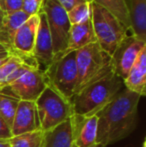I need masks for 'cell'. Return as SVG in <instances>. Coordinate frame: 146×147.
Here are the masks:
<instances>
[{"mask_svg": "<svg viewBox=\"0 0 146 147\" xmlns=\"http://www.w3.org/2000/svg\"><path fill=\"white\" fill-rule=\"evenodd\" d=\"M141 96L123 87L97 113V147L126 138L136 127Z\"/></svg>", "mask_w": 146, "mask_h": 147, "instance_id": "6da1fadb", "label": "cell"}, {"mask_svg": "<svg viewBox=\"0 0 146 147\" xmlns=\"http://www.w3.org/2000/svg\"><path fill=\"white\" fill-rule=\"evenodd\" d=\"M123 87V80L113 71L109 72L74 95L71 100L74 114L96 115Z\"/></svg>", "mask_w": 146, "mask_h": 147, "instance_id": "7a4b0ae2", "label": "cell"}, {"mask_svg": "<svg viewBox=\"0 0 146 147\" xmlns=\"http://www.w3.org/2000/svg\"><path fill=\"white\" fill-rule=\"evenodd\" d=\"M76 69L77 83L75 94H77L90 83L113 71L111 56L100 48L97 42L91 43L76 51Z\"/></svg>", "mask_w": 146, "mask_h": 147, "instance_id": "3957f363", "label": "cell"}, {"mask_svg": "<svg viewBox=\"0 0 146 147\" xmlns=\"http://www.w3.org/2000/svg\"><path fill=\"white\" fill-rule=\"evenodd\" d=\"M91 20L100 48L109 56L114 53L128 31L115 16L98 4L91 2Z\"/></svg>", "mask_w": 146, "mask_h": 147, "instance_id": "277c9868", "label": "cell"}, {"mask_svg": "<svg viewBox=\"0 0 146 147\" xmlns=\"http://www.w3.org/2000/svg\"><path fill=\"white\" fill-rule=\"evenodd\" d=\"M35 105L39 127L42 132L52 129L74 114L71 103L49 85L36 99Z\"/></svg>", "mask_w": 146, "mask_h": 147, "instance_id": "5b68a950", "label": "cell"}, {"mask_svg": "<svg viewBox=\"0 0 146 147\" xmlns=\"http://www.w3.org/2000/svg\"><path fill=\"white\" fill-rule=\"evenodd\" d=\"M47 85L71 103L77 83L76 51L54 60L44 72Z\"/></svg>", "mask_w": 146, "mask_h": 147, "instance_id": "8992f818", "label": "cell"}, {"mask_svg": "<svg viewBox=\"0 0 146 147\" xmlns=\"http://www.w3.org/2000/svg\"><path fill=\"white\" fill-rule=\"evenodd\" d=\"M42 11L46 15L53 45V61L63 56L67 48L71 23L67 12L57 0H44ZM52 61V62H53Z\"/></svg>", "mask_w": 146, "mask_h": 147, "instance_id": "52a82bcc", "label": "cell"}, {"mask_svg": "<svg viewBox=\"0 0 146 147\" xmlns=\"http://www.w3.org/2000/svg\"><path fill=\"white\" fill-rule=\"evenodd\" d=\"M145 47V41L140 40L129 32L111 55L113 72L122 80L124 79Z\"/></svg>", "mask_w": 146, "mask_h": 147, "instance_id": "ba28073f", "label": "cell"}, {"mask_svg": "<svg viewBox=\"0 0 146 147\" xmlns=\"http://www.w3.org/2000/svg\"><path fill=\"white\" fill-rule=\"evenodd\" d=\"M39 25V15L30 16L14 35L10 54L19 56L25 63L37 67L33 59L37 29ZM38 68V67H37Z\"/></svg>", "mask_w": 146, "mask_h": 147, "instance_id": "9c48e42d", "label": "cell"}, {"mask_svg": "<svg viewBox=\"0 0 146 147\" xmlns=\"http://www.w3.org/2000/svg\"><path fill=\"white\" fill-rule=\"evenodd\" d=\"M46 86L44 73L38 68H31L6 88L19 100L35 102Z\"/></svg>", "mask_w": 146, "mask_h": 147, "instance_id": "30bf717a", "label": "cell"}, {"mask_svg": "<svg viewBox=\"0 0 146 147\" xmlns=\"http://www.w3.org/2000/svg\"><path fill=\"white\" fill-rule=\"evenodd\" d=\"M39 15V25L33 51V59L39 70L44 72L53 61V45L50 31L47 24L46 15L41 11Z\"/></svg>", "mask_w": 146, "mask_h": 147, "instance_id": "8fae6325", "label": "cell"}, {"mask_svg": "<svg viewBox=\"0 0 146 147\" xmlns=\"http://www.w3.org/2000/svg\"><path fill=\"white\" fill-rule=\"evenodd\" d=\"M40 130L35 102L20 100L11 124L12 136Z\"/></svg>", "mask_w": 146, "mask_h": 147, "instance_id": "7c38bea8", "label": "cell"}, {"mask_svg": "<svg viewBox=\"0 0 146 147\" xmlns=\"http://www.w3.org/2000/svg\"><path fill=\"white\" fill-rule=\"evenodd\" d=\"M74 145L76 147H97V115H72Z\"/></svg>", "mask_w": 146, "mask_h": 147, "instance_id": "4fadbf2b", "label": "cell"}, {"mask_svg": "<svg viewBox=\"0 0 146 147\" xmlns=\"http://www.w3.org/2000/svg\"><path fill=\"white\" fill-rule=\"evenodd\" d=\"M74 130L72 116L66 121L43 132L42 147H73Z\"/></svg>", "mask_w": 146, "mask_h": 147, "instance_id": "5bb4252c", "label": "cell"}, {"mask_svg": "<svg viewBox=\"0 0 146 147\" xmlns=\"http://www.w3.org/2000/svg\"><path fill=\"white\" fill-rule=\"evenodd\" d=\"M123 85L127 90L145 96L146 94V47L139 54L138 58L131 67L126 77L123 79Z\"/></svg>", "mask_w": 146, "mask_h": 147, "instance_id": "9a60e30c", "label": "cell"}, {"mask_svg": "<svg viewBox=\"0 0 146 147\" xmlns=\"http://www.w3.org/2000/svg\"><path fill=\"white\" fill-rule=\"evenodd\" d=\"M95 42H97V40H96L91 19L84 22V23L71 25L68 44H67V48L63 55L72 52V51H77L83 47L87 46V45L91 44V43Z\"/></svg>", "mask_w": 146, "mask_h": 147, "instance_id": "2e32d148", "label": "cell"}, {"mask_svg": "<svg viewBox=\"0 0 146 147\" xmlns=\"http://www.w3.org/2000/svg\"><path fill=\"white\" fill-rule=\"evenodd\" d=\"M29 17L30 16L22 10L4 15L3 20L0 24V44L8 51L11 49L15 33Z\"/></svg>", "mask_w": 146, "mask_h": 147, "instance_id": "e0dca14e", "label": "cell"}, {"mask_svg": "<svg viewBox=\"0 0 146 147\" xmlns=\"http://www.w3.org/2000/svg\"><path fill=\"white\" fill-rule=\"evenodd\" d=\"M130 32L146 42V0H129Z\"/></svg>", "mask_w": 146, "mask_h": 147, "instance_id": "ac0fdd59", "label": "cell"}, {"mask_svg": "<svg viewBox=\"0 0 146 147\" xmlns=\"http://www.w3.org/2000/svg\"><path fill=\"white\" fill-rule=\"evenodd\" d=\"M91 2L98 4L120 21L128 31H130V11L129 0H91Z\"/></svg>", "mask_w": 146, "mask_h": 147, "instance_id": "d6986e66", "label": "cell"}, {"mask_svg": "<svg viewBox=\"0 0 146 147\" xmlns=\"http://www.w3.org/2000/svg\"><path fill=\"white\" fill-rule=\"evenodd\" d=\"M6 89V87L0 89V116L11 128L16 108L20 100Z\"/></svg>", "mask_w": 146, "mask_h": 147, "instance_id": "ffe728a7", "label": "cell"}, {"mask_svg": "<svg viewBox=\"0 0 146 147\" xmlns=\"http://www.w3.org/2000/svg\"><path fill=\"white\" fill-rule=\"evenodd\" d=\"M10 147H42L43 132L41 130L12 136L9 139Z\"/></svg>", "mask_w": 146, "mask_h": 147, "instance_id": "44dd1931", "label": "cell"}, {"mask_svg": "<svg viewBox=\"0 0 146 147\" xmlns=\"http://www.w3.org/2000/svg\"><path fill=\"white\" fill-rule=\"evenodd\" d=\"M91 2H84L67 12L71 25L81 24L91 19Z\"/></svg>", "mask_w": 146, "mask_h": 147, "instance_id": "7402d4cb", "label": "cell"}, {"mask_svg": "<svg viewBox=\"0 0 146 147\" xmlns=\"http://www.w3.org/2000/svg\"><path fill=\"white\" fill-rule=\"evenodd\" d=\"M23 63H25V62L19 56L15 54L10 55L9 58L6 60V62H4L0 66V88L4 87V83H5L6 79Z\"/></svg>", "mask_w": 146, "mask_h": 147, "instance_id": "603a6c76", "label": "cell"}, {"mask_svg": "<svg viewBox=\"0 0 146 147\" xmlns=\"http://www.w3.org/2000/svg\"><path fill=\"white\" fill-rule=\"evenodd\" d=\"M43 3L44 0H23L21 10L28 16L38 15L42 11Z\"/></svg>", "mask_w": 146, "mask_h": 147, "instance_id": "cb8c5ba5", "label": "cell"}, {"mask_svg": "<svg viewBox=\"0 0 146 147\" xmlns=\"http://www.w3.org/2000/svg\"><path fill=\"white\" fill-rule=\"evenodd\" d=\"M22 3L23 0H0V8L6 15L21 10Z\"/></svg>", "mask_w": 146, "mask_h": 147, "instance_id": "d4e9b609", "label": "cell"}, {"mask_svg": "<svg viewBox=\"0 0 146 147\" xmlns=\"http://www.w3.org/2000/svg\"><path fill=\"white\" fill-rule=\"evenodd\" d=\"M12 137L11 128L0 116V140H9Z\"/></svg>", "mask_w": 146, "mask_h": 147, "instance_id": "484cf974", "label": "cell"}, {"mask_svg": "<svg viewBox=\"0 0 146 147\" xmlns=\"http://www.w3.org/2000/svg\"><path fill=\"white\" fill-rule=\"evenodd\" d=\"M58 3L66 10V12L70 11L72 8H74L75 6L79 5L81 3L84 2H90L89 0H57Z\"/></svg>", "mask_w": 146, "mask_h": 147, "instance_id": "4316f807", "label": "cell"}, {"mask_svg": "<svg viewBox=\"0 0 146 147\" xmlns=\"http://www.w3.org/2000/svg\"><path fill=\"white\" fill-rule=\"evenodd\" d=\"M0 147H10L9 140H0Z\"/></svg>", "mask_w": 146, "mask_h": 147, "instance_id": "83f0119b", "label": "cell"}, {"mask_svg": "<svg viewBox=\"0 0 146 147\" xmlns=\"http://www.w3.org/2000/svg\"><path fill=\"white\" fill-rule=\"evenodd\" d=\"M11 54H9V55H6V56H3V57H0V66L2 65V64L4 63V62H6V60H7L8 58H9V56Z\"/></svg>", "mask_w": 146, "mask_h": 147, "instance_id": "f1b7e54d", "label": "cell"}, {"mask_svg": "<svg viewBox=\"0 0 146 147\" xmlns=\"http://www.w3.org/2000/svg\"><path fill=\"white\" fill-rule=\"evenodd\" d=\"M3 18H4V13H3V11L1 10V8H0V24H1Z\"/></svg>", "mask_w": 146, "mask_h": 147, "instance_id": "f546056e", "label": "cell"}, {"mask_svg": "<svg viewBox=\"0 0 146 147\" xmlns=\"http://www.w3.org/2000/svg\"><path fill=\"white\" fill-rule=\"evenodd\" d=\"M9 54H10L9 51H5V52H0V57L6 56V55H9Z\"/></svg>", "mask_w": 146, "mask_h": 147, "instance_id": "4dcf8cb0", "label": "cell"}, {"mask_svg": "<svg viewBox=\"0 0 146 147\" xmlns=\"http://www.w3.org/2000/svg\"><path fill=\"white\" fill-rule=\"evenodd\" d=\"M5 51H8V50L4 46H2V45L0 44V52H5Z\"/></svg>", "mask_w": 146, "mask_h": 147, "instance_id": "1f68e13d", "label": "cell"}, {"mask_svg": "<svg viewBox=\"0 0 146 147\" xmlns=\"http://www.w3.org/2000/svg\"><path fill=\"white\" fill-rule=\"evenodd\" d=\"M73 147H76V146H75V145H74V146H73Z\"/></svg>", "mask_w": 146, "mask_h": 147, "instance_id": "d6a6232c", "label": "cell"}, {"mask_svg": "<svg viewBox=\"0 0 146 147\" xmlns=\"http://www.w3.org/2000/svg\"><path fill=\"white\" fill-rule=\"evenodd\" d=\"M89 1H90V2H91V0H89Z\"/></svg>", "mask_w": 146, "mask_h": 147, "instance_id": "836d02e7", "label": "cell"}, {"mask_svg": "<svg viewBox=\"0 0 146 147\" xmlns=\"http://www.w3.org/2000/svg\"><path fill=\"white\" fill-rule=\"evenodd\" d=\"M0 89H1V88H0Z\"/></svg>", "mask_w": 146, "mask_h": 147, "instance_id": "e575fe53", "label": "cell"}]
</instances>
